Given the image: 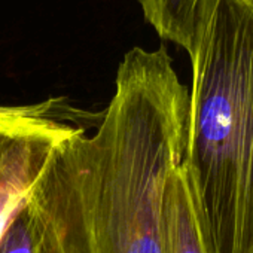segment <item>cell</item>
Masks as SVG:
<instances>
[{"label":"cell","instance_id":"1","mask_svg":"<svg viewBox=\"0 0 253 253\" xmlns=\"http://www.w3.org/2000/svg\"><path fill=\"white\" fill-rule=\"evenodd\" d=\"M188 104L164 46L126 52L95 133L63 142L26 198L36 253H164L166 188L185 158Z\"/></svg>","mask_w":253,"mask_h":253},{"label":"cell","instance_id":"2","mask_svg":"<svg viewBox=\"0 0 253 253\" xmlns=\"http://www.w3.org/2000/svg\"><path fill=\"white\" fill-rule=\"evenodd\" d=\"M185 164L211 253L253 243V3L207 0L189 55Z\"/></svg>","mask_w":253,"mask_h":253},{"label":"cell","instance_id":"3","mask_svg":"<svg viewBox=\"0 0 253 253\" xmlns=\"http://www.w3.org/2000/svg\"><path fill=\"white\" fill-rule=\"evenodd\" d=\"M101 113L82 110L66 97L0 106V237L52 152L67 139L97 126Z\"/></svg>","mask_w":253,"mask_h":253},{"label":"cell","instance_id":"4","mask_svg":"<svg viewBox=\"0 0 253 253\" xmlns=\"http://www.w3.org/2000/svg\"><path fill=\"white\" fill-rule=\"evenodd\" d=\"M163 237L164 253H211L198 194L185 161L169 177Z\"/></svg>","mask_w":253,"mask_h":253},{"label":"cell","instance_id":"5","mask_svg":"<svg viewBox=\"0 0 253 253\" xmlns=\"http://www.w3.org/2000/svg\"><path fill=\"white\" fill-rule=\"evenodd\" d=\"M207 0H139L157 33L192 54Z\"/></svg>","mask_w":253,"mask_h":253},{"label":"cell","instance_id":"6","mask_svg":"<svg viewBox=\"0 0 253 253\" xmlns=\"http://www.w3.org/2000/svg\"><path fill=\"white\" fill-rule=\"evenodd\" d=\"M0 253H36L35 225L26 201L0 237Z\"/></svg>","mask_w":253,"mask_h":253},{"label":"cell","instance_id":"7","mask_svg":"<svg viewBox=\"0 0 253 253\" xmlns=\"http://www.w3.org/2000/svg\"><path fill=\"white\" fill-rule=\"evenodd\" d=\"M247 253H253V243L250 244V247H249V250H247Z\"/></svg>","mask_w":253,"mask_h":253},{"label":"cell","instance_id":"8","mask_svg":"<svg viewBox=\"0 0 253 253\" xmlns=\"http://www.w3.org/2000/svg\"><path fill=\"white\" fill-rule=\"evenodd\" d=\"M250 2H252V3H253V0H250Z\"/></svg>","mask_w":253,"mask_h":253}]
</instances>
